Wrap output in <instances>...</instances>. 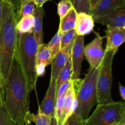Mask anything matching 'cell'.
<instances>
[{
    "instance_id": "cell-1",
    "label": "cell",
    "mask_w": 125,
    "mask_h": 125,
    "mask_svg": "<svg viewBox=\"0 0 125 125\" xmlns=\"http://www.w3.org/2000/svg\"><path fill=\"white\" fill-rule=\"evenodd\" d=\"M29 94L25 76L15 54L4 84V103L9 115L17 125H25L26 114L29 111Z\"/></svg>"
},
{
    "instance_id": "cell-2",
    "label": "cell",
    "mask_w": 125,
    "mask_h": 125,
    "mask_svg": "<svg viewBox=\"0 0 125 125\" xmlns=\"http://www.w3.org/2000/svg\"><path fill=\"white\" fill-rule=\"evenodd\" d=\"M17 15L12 4L2 2V15L0 28V75L4 84L8 78L15 54L17 43Z\"/></svg>"
},
{
    "instance_id": "cell-3",
    "label": "cell",
    "mask_w": 125,
    "mask_h": 125,
    "mask_svg": "<svg viewBox=\"0 0 125 125\" xmlns=\"http://www.w3.org/2000/svg\"><path fill=\"white\" fill-rule=\"evenodd\" d=\"M101 65L95 68H89L83 79L73 81L76 94L74 113L85 120L97 103L96 84Z\"/></svg>"
},
{
    "instance_id": "cell-4",
    "label": "cell",
    "mask_w": 125,
    "mask_h": 125,
    "mask_svg": "<svg viewBox=\"0 0 125 125\" xmlns=\"http://www.w3.org/2000/svg\"><path fill=\"white\" fill-rule=\"evenodd\" d=\"M37 47L38 44L32 32L18 34L15 54L30 92L36 90L38 80L35 72Z\"/></svg>"
},
{
    "instance_id": "cell-5",
    "label": "cell",
    "mask_w": 125,
    "mask_h": 125,
    "mask_svg": "<svg viewBox=\"0 0 125 125\" xmlns=\"http://www.w3.org/2000/svg\"><path fill=\"white\" fill-rule=\"evenodd\" d=\"M125 120V103L118 101L98 104L92 114L85 122V125H111Z\"/></svg>"
},
{
    "instance_id": "cell-6",
    "label": "cell",
    "mask_w": 125,
    "mask_h": 125,
    "mask_svg": "<svg viewBox=\"0 0 125 125\" xmlns=\"http://www.w3.org/2000/svg\"><path fill=\"white\" fill-rule=\"evenodd\" d=\"M115 54L104 53L97 79L96 93L98 104H106L114 102L111 95L112 84V62Z\"/></svg>"
},
{
    "instance_id": "cell-7",
    "label": "cell",
    "mask_w": 125,
    "mask_h": 125,
    "mask_svg": "<svg viewBox=\"0 0 125 125\" xmlns=\"http://www.w3.org/2000/svg\"><path fill=\"white\" fill-rule=\"evenodd\" d=\"M95 34L94 40L84 48V56L89 62L90 68H95L101 65L105 53L103 48V37L98 32Z\"/></svg>"
},
{
    "instance_id": "cell-8",
    "label": "cell",
    "mask_w": 125,
    "mask_h": 125,
    "mask_svg": "<svg viewBox=\"0 0 125 125\" xmlns=\"http://www.w3.org/2000/svg\"><path fill=\"white\" fill-rule=\"evenodd\" d=\"M84 36L77 35L70 57L72 67V79L73 81L81 79L82 63L84 59Z\"/></svg>"
},
{
    "instance_id": "cell-9",
    "label": "cell",
    "mask_w": 125,
    "mask_h": 125,
    "mask_svg": "<svg viewBox=\"0 0 125 125\" xmlns=\"http://www.w3.org/2000/svg\"><path fill=\"white\" fill-rule=\"evenodd\" d=\"M106 34V46L104 52H112L115 54L125 41V28L107 26Z\"/></svg>"
},
{
    "instance_id": "cell-10",
    "label": "cell",
    "mask_w": 125,
    "mask_h": 125,
    "mask_svg": "<svg viewBox=\"0 0 125 125\" xmlns=\"http://www.w3.org/2000/svg\"><path fill=\"white\" fill-rule=\"evenodd\" d=\"M94 22L110 27L125 28V4L115 9L94 20Z\"/></svg>"
},
{
    "instance_id": "cell-11",
    "label": "cell",
    "mask_w": 125,
    "mask_h": 125,
    "mask_svg": "<svg viewBox=\"0 0 125 125\" xmlns=\"http://www.w3.org/2000/svg\"><path fill=\"white\" fill-rule=\"evenodd\" d=\"M76 105V94L72 79L70 82L63 100L61 123L63 125L67 118L74 112Z\"/></svg>"
},
{
    "instance_id": "cell-12",
    "label": "cell",
    "mask_w": 125,
    "mask_h": 125,
    "mask_svg": "<svg viewBox=\"0 0 125 125\" xmlns=\"http://www.w3.org/2000/svg\"><path fill=\"white\" fill-rule=\"evenodd\" d=\"M56 84L55 81L50 80L46 95L38 111L50 117H53L56 98Z\"/></svg>"
},
{
    "instance_id": "cell-13",
    "label": "cell",
    "mask_w": 125,
    "mask_h": 125,
    "mask_svg": "<svg viewBox=\"0 0 125 125\" xmlns=\"http://www.w3.org/2000/svg\"><path fill=\"white\" fill-rule=\"evenodd\" d=\"M94 23L91 15L85 13H77L74 29L77 35L84 36L94 31Z\"/></svg>"
},
{
    "instance_id": "cell-14",
    "label": "cell",
    "mask_w": 125,
    "mask_h": 125,
    "mask_svg": "<svg viewBox=\"0 0 125 125\" xmlns=\"http://www.w3.org/2000/svg\"><path fill=\"white\" fill-rule=\"evenodd\" d=\"M124 4H125V0H100L92 11L91 15L94 20H95L98 17Z\"/></svg>"
},
{
    "instance_id": "cell-15",
    "label": "cell",
    "mask_w": 125,
    "mask_h": 125,
    "mask_svg": "<svg viewBox=\"0 0 125 125\" xmlns=\"http://www.w3.org/2000/svg\"><path fill=\"white\" fill-rule=\"evenodd\" d=\"M45 14L43 7H37L32 13L34 17V25L32 33L38 45L44 43L43 32V20Z\"/></svg>"
},
{
    "instance_id": "cell-16",
    "label": "cell",
    "mask_w": 125,
    "mask_h": 125,
    "mask_svg": "<svg viewBox=\"0 0 125 125\" xmlns=\"http://www.w3.org/2000/svg\"><path fill=\"white\" fill-rule=\"evenodd\" d=\"M70 54L65 51L60 50L59 52L52 59L51 62V72L50 80L56 81L59 74L65 67L70 59Z\"/></svg>"
},
{
    "instance_id": "cell-17",
    "label": "cell",
    "mask_w": 125,
    "mask_h": 125,
    "mask_svg": "<svg viewBox=\"0 0 125 125\" xmlns=\"http://www.w3.org/2000/svg\"><path fill=\"white\" fill-rule=\"evenodd\" d=\"M52 60V54L47 44L38 45L35 57V67L40 65L46 67L51 64Z\"/></svg>"
},
{
    "instance_id": "cell-18",
    "label": "cell",
    "mask_w": 125,
    "mask_h": 125,
    "mask_svg": "<svg viewBox=\"0 0 125 125\" xmlns=\"http://www.w3.org/2000/svg\"><path fill=\"white\" fill-rule=\"evenodd\" d=\"M76 15V12L73 7L62 19L60 20L58 30L61 34L68 31L74 29Z\"/></svg>"
},
{
    "instance_id": "cell-19",
    "label": "cell",
    "mask_w": 125,
    "mask_h": 125,
    "mask_svg": "<svg viewBox=\"0 0 125 125\" xmlns=\"http://www.w3.org/2000/svg\"><path fill=\"white\" fill-rule=\"evenodd\" d=\"M74 29L68 31L61 34V47L60 50L68 52L70 56L71 51L77 37Z\"/></svg>"
},
{
    "instance_id": "cell-20",
    "label": "cell",
    "mask_w": 125,
    "mask_h": 125,
    "mask_svg": "<svg viewBox=\"0 0 125 125\" xmlns=\"http://www.w3.org/2000/svg\"><path fill=\"white\" fill-rule=\"evenodd\" d=\"M52 117L43 114L39 111L36 115L31 113L29 111L25 116V125H30L32 122L35 125H50Z\"/></svg>"
},
{
    "instance_id": "cell-21",
    "label": "cell",
    "mask_w": 125,
    "mask_h": 125,
    "mask_svg": "<svg viewBox=\"0 0 125 125\" xmlns=\"http://www.w3.org/2000/svg\"><path fill=\"white\" fill-rule=\"evenodd\" d=\"M34 17L32 15L24 16L17 21L16 28L18 34L32 32Z\"/></svg>"
},
{
    "instance_id": "cell-22",
    "label": "cell",
    "mask_w": 125,
    "mask_h": 125,
    "mask_svg": "<svg viewBox=\"0 0 125 125\" xmlns=\"http://www.w3.org/2000/svg\"><path fill=\"white\" fill-rule=\"evenodd\" d=\"M35 7L36 5L32 0H21L16 13L17 21L24 16L32 14Z\"/></svg>"
},
{
    "instance_id": "cell-23",
    "label": "cell",
    "mask_w": 125,
    "mask_h": 125,
    "mask_svg": "<svg viewBox=\"0 0 125 125\" xmlns=\"http://www.w3.org/2000/svg\"><path fill=\"white\" fill-rule=\"evenodd\" d=\"M72 67L71 63L70 58L67 61L65 67L62 68V70L59 74L56 79V92L57 91L59 87L65 82L68 81L72 79ZM57 93V92H56Z\"/></svg>"
},
{
    "instance_id": "cell-24",
    "label": "cell",
    "mask_w": 125,
    "mask_h": 125,
    "mask_svg": "<svg viewBox=\"0 0 125 125\" xmlns=\"http://www.w3.org/2000/svg\"><path fill=\"white\" fill-rule=\"evenodd\" d=\"M77 13H85L91 15L90 0H70Z\"/></svg>"
},
{
    "instance_id": "cell-25",
    "label": "cell",
    "mask_w": 125,
    "mask_h": 125,
    "mask_svg": "<svg viewBox=\"0 0 125 125\" xmlns=\"http://www.w3.org/2000/svg\"><path fill=\"white\" fill-rule=\"evenodd\" d=\"M61 34L59 30L52 37L48 43L47 44L48 46L51 51L52 54V59L55 57L56 54L60 51V47H61Z\"/></svg>"
},
{
    "instance_id": "cell-26",
    "label": "cell",
    "mask_w": 125,
    "mask_h": 125,
    "mask_svg": "<svg viewBox=\"0 0 125 125\" xmlns=\"http://www.w3.org/2000/svg\"><path fill=\"white\" fill-rule=\"evenodd\" d=\"M72 8L73 6L70 0H61L57 5V13L60 20L62 19Z\"/></svg>"
},
{
    "instance_id": "cell-27",
    "label": "cell",
    "mask_w": 125,
    "mask_h": 125,
    "mask_svg": "<svg viewBox=\"0 0 125 125\" xmlns=\"http://www.w3.org/2000/svg\"><path fill=\"white\" fill-rule=\"evenodd\" d=\"M0 125H17L9 115L4 104L0 107Z\"/></svg>"
},
{
    "instance_id": "cell-28",
    "label": "cell",
    "mask_w": 125,
    "mask_h": 125,
    "mask_svg": "<svg viewBox=\"0 0 125 125\" xmlns=\"http://www.w3.org/2000/svg\"><path fill=\"white\" fill-rule=\"evenodd\" d=\"M85 120L73 112L66 120L63 125H85Z\"/></svg>"
},
{
    "instance_id": "cell-29",
    "label": "cell",
    "mask_w": 125,
    "mask_h": 125,
    "mask_svg": "<svg viewBox=\"0 0 125 125\" xmlns=\"http://www.w3.org/2000/svg\"><path fill=\"white\" fill-rule=\"evenodd\" d=\"M119 92L120 95L123 100H125V87L119 83Z\"/></svg>"
},
{
    "instance_id": "cell-30",
    "label": "cell",
    "mask_w": 125,
    "mask_h": 125,
    "mask_svg": "<svg viewBox=\"0 0 125 125\" xmlns=\"http://www.w3.org/2000/svg\"><path fill=\"white\" fill-rule=\"evenodd\" d=\"M35 2L37 7H43V5L47 1H50V0H32Z\"/></svg>"
},
{
    "instance_id": "cell-31",
    "label": "cell",
    "mask_w": 125,
    "mask_h": 125,
    "mask_svg": "<svg viewBox=\"0 0 125 125\" xmlns=\"http://www.w3.org/2000/svg\"><path fill=\"white\" fill-rule=\"evenodd\" d=\"M4 84L2 83V79H1V75H0V95L4 97Z\"/></svg>"
},
{
    "instance_id": "cell-32",
    "label": "cell",
    "mask_w": 125,
    "mask_h": 125,
    "mask_svg": "<svg viewBox=\"0 0 125 125\" xmlns=\"http://www.w3.org/2000/svg\"><path fill=\"white\" fill-rule=\"evenodd\" d=\"M20 1L21 0H12V4L14 6L15 9H17L18 10L20 3Z\"/></svg>"
},
{
    "instance_id": "cell-33",
    "label": "cell",
    "mask_w": 125,
    "mask_h": 125,
    "mask_svg": "<svg viewBox=\"0 0 125 125\" xmlns=\"http://www.w3.org/2000/svg\"><path fill=\"white\" fill-rule=\"evenodd\" d=\"M99 1H100V0H90V7H91L92 11L94 10V9L95 8V6H96V4H97V3Z\"/></svg>"
},
{
    "instance_id": "cell-34",
    "label": "cell",
    "mask_w": 125,
    "mask_h": 125,
    "mask_svg": "<svg viewBox=\"0 0 125 125\" xmlns=\"http://www.w3.org/2000/svg\"><path fill=\"white\" fill-rule=\"evenodd\" d=\"M2 0H0V28L1 25V21H2Z\"/></svg>"
},
{
    "instance_id": "cell-35",
    "label": "cell",
    "mask_w": 125,
    "mask_h": 125,
    "mask_svg": "<svg viewBox=\"0 0 125 125\" xmlns=\"http://www.w3.org/2000/svg\"><path fill=\"white\" fill-rule=\"evenodd\" d=\"M50 125H57V123H56V119H55V118H54V116L52 117V119H51V123H50Z\"/></svg>"
},
{
    "instance_id": "cell-36",
    "label": "cell",
    "mask_w": 125,
    "mask_h": 125,
    "mask_svg": "<svg viewBox=\"0 0 125 125\" xmlns=\"http://www.w3.org/2000/svg\"><path fill=\"white\" fill-rule=\"evenodd\" d=\"M4 104V97L0 95V107L3 106Z\"/></svg>"
},
{
    "instance_id": "cell-37",
    "label": "cell",
    "mask_w": 125,
    "mask_h": 125,
    "mask_svg": "<svg viewBox=\"0 0 125 125\" xmlns=\"http://www.w3.org/2000/svg\"><path fill=\"white\" fill-rule=\"evenodd\" d=\"M2 1L9 4H12V0H2Z\"/></svg>"
},
{
    "instance_id": "cell-38",
    "label": "cell",
    "mask_w": 125,
    "mask_h": 125,
    "mask_svg": "<svg viewBox=\"0 0 125 125\" xmlns=\"http://www.w3.org/2000/svg\"><path fill=\"white\" fill-rule=\"evenodd\" d=\"M119 125H125V120H122V122L120 123Z\"/></svg>"
},
{
    "instance_id": "cell-39",
    "label": "cell",
    "mask_w": 125,
    "mask_h": 125,
    "mask_svg": "<svg viewBox=\"0 0 125 125\" xmlns=\"http://www.w3.org/2000/svg\"><path fill=\"white\" fill-rule=\"evenodd\" d=\"M119 124H120L119 122H116V123H113V124H112V125H119Z\"/></svg>"
}]
</instances>
